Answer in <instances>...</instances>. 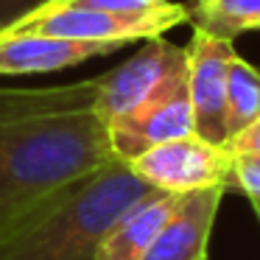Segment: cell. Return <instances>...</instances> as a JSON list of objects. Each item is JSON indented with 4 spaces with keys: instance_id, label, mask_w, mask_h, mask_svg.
Returning a JSON list of instances; mask_svg holds the SVG:
<instances>
[{
    "instance_id": "cell-1",
    "label": "cell",
    "mask_w": 260,
    "mask_h": 260,
    "mask_svg": "<svg viewBox=\"0 0 260 260\" xmlns=\"http://www.w3.org/2000/svg\"><path fill=\"white\" fill-rule=\"evenodd\" d=\"M95 79L40 90L0 87V235L56 187L115 159L95 115Z\"/></svg>"
},
{
    "instance_id": "cell-2",
    "label": "cell",
    "mask_w": 260,
    "mask_h": 260,
    "mask_svg": "<svg viewBox=\"0 0 260 260\" xmlns=\"http://www.w3.org/2000/svg\"><path fill=\"white\" fill-rule=\"evenodd\" d=\"M129 162L109 159L48 193L0 235V260H95L107 230L151 196Z\"/></svg>"
},
{
    "instance_id": "cell-3",
    "label": "cell",
    "mask_w": 260,
    "mask_h": 260,
    "mask_svg": "<svg viewBox=\"0 0 260 260\" xmlns=\"http://www.w3.org/2000/svg\"><path fill=\"white\" fill-rule=\"evenodd\" d=\"M187 20V9L174 3L165 12L154 14H112L87 6H73L68 0H48L45 6L34 9L17 23L3 31L12 34H45L59 40L81 42H109V45H132L137 40H154Z\"/></svg>"
},
{
    "instance_id": "cell-4",
    "label": "cell",
    "mask_w": 260,
    "mask_h": 260,
    "mask_svg": "<svg viewBox=\"0 0 260 260\" xmlns=\"http://www.w3.org/2000/svg\"><path fill=\"white\" fill-rule=\"evenodd\" d=\"M193 135V109L187 92V64L165 79L159 90H154L132 112L107 123L109 148L118 159L132 162L148 148L162 146L176 137Z\"/></svg>"
},
{
    "instance_id": "cell-5",
    "label": "cell",
    "mask_w": 260,
    "mask_h": 260,
    "mask_svg": "<svg viewBox=\"0 0 260 260\" xmlns=\"http://www.w3.org/2000/svg\"><path fill=\"white\" fill-rule=\"evenodd\" d=\"M129 168L154 190L190 193L215 185L230 187L232 154L226 146H213L196 135H187L148 148L132 159Z\"/></svg>"
},
{
    "instance_id": "cell-6",
    "label": "cell",
    "mask_w": 260,
    "mask_h": 260,
    "mask_svg": "<svg viewBox=\"0 0 260 260\" xmlns=\"http://www.w3.org/2000/svg\"><path fill=\"white\" fill-rule=\"evenodd\" d=\"M187 92L193 109V135L213 146H226V81L238 56L232 40L193 28L187 42Z\"/></svg>"
},
{
    "instance_id": "cell-7",
    "label": "cell",
    "mask_w": 260,
    "mask_h": 260,
    "mask_svg": "<svg viewBox=\"0 0 260 260\" xmlns=\"http://www.w3.org/2000/svg\"><path fill=\"white\" fill-rule=\"evenodd\" d=\"M187 64V51L174 42H165L159 37L146 40V45L132 53L123 64L104 76H95V115L104 123H112L115 118L132 112L137 104H143L154 90L165 84L171 73Z\"/></svg>"
},
{
    "instance_id": "cell-8",
    "label": "cell",
    "mask_w": 260,
    "mask_h": 260,
    "mask_svg": "<svg viewBox=\"0 0 260 260\" xmlns=\"http://www.w3.org/2000/svg\"><path fill=\"white\" fill-rule=\"evenodd\" d=\"M224 193V185L176 193L174 210L143 260H207V243Z\"/></svg>"
},
{
    "instance_id": "cell-9",
    "label": "cell",
    "mask_w": 260,
    "mask_h": 260,
    "mask_svg": "<svg viewBox=\"0 0 260 260\" xmlns=\"http://www.w3.org/2000/svg\"><path fill=\"white\" fill-rule=\"evenodd\" d=\"M123 45L109 42L59 40L45 34H12L0 31V76H37L84 64L120 51Z\"/></svg>"
},
{
    "instance_id": "cell-10",
    "label": "cell",
    "mask_w": 260,
    "mask_h": 260,
    "mask_svg": "<svg viewBox=\"0 0 260 260\" xmlns=\"http://www.w3.org/2000/svg\"><path fill=\"white\" fill-rule=\"evenodd\" d=\"M174 202L176 193L154 190L151 196L129 207L101 238L95 260H143L174 210Z\"/></svg>"
},
{
    "instance_id": "cell-11",
    "label": "cell",
    "mask_w": 260,
    "mask_h": 260,
    "mask_svg": "<svg viewBox=\"0 0 260 260\" xmlns=\"http://www.w3.org/2000/svg\"><path fill=\"white\" fill-rule=\"evenodd\" d=\"M187 20L199 31L235 40L249 31H260V0H193Z\"/></svg>"
},
{
    "instance_id": "cell-12",
    "label": "cell",
    "mask_w": 260,
    "mask_h": 260,
    "mask_svg": "<svg viewBox=\"0 0 260 260\" xmlns=\"http://www.w3.org/2000/svg\"><path fill=\"white\" fill-rule=\"evenodd\" d=\"M260 118V70L235 56L226 81V135L230 140ZM226 140V143H230Z\"/></svg>"
},
{
    "instance_id": "cell-13",
    "label": "cell",
    "mask_w": 260,
    "mask_h": 260,
    "mask_svg": "<svg viewBox=\"0 0 260 260\" xmlns=\"http://www.w3.org/2000/svg\"><path fill=\"white\" fill-rule=\"evenodd\" d=\"M68 3L98 9V12H112V14H154L174 6L171 0H68Z\"/></svg>"
},
{
    "instance_id": "cell-14",
    "label": "cell",
    "mask_w": 260,
    "mask_h": 260,
    "mask_svg": "<svg viewBox=\"0 0 260 260\" xmlns=\"http://www.w3.org/2000/svg\"><path fill=\"white\" fill-rule=\"evenodd\" d=\"M230 187H238L246 196H260V154L232 157Z\"/></svg>"
},
{
    "instance_id": "cell-15",
    "label": "cell",
    "mask_w": 260,
    "mask_h": 260,
    "mask_svg": "<svg viewBox=\"0 0 260 260\" xmlns=\"http://www.w3.org/2000/svg\"><path fill=\"white\" fill-rule=\"evenodd\" d=\"M226 151L232 157H243V154H260V118L252 120L243 132H238L230 143H226Z\"/></svg>"
},
{
    "instance_id": "cell-16",
    "label": "cell",
    "mask_w": 260,
    "mask_h": 260,
    "mask_svg": "<svg viewBox=\"0 0 260 260\" xmlns=\"http://www.w3.org/2000/svg\"><path fill=\"white\" fill-rule=\"evenodd\" d=\"M48 0H0V31L6 28V25L17 23L20 17L31 14L34 9L45 6Z\"/></svg>"
},
{
    "instance_id": "cell-17",
    "label": "cell",
    "mask_w": 260,
    "mask_h": 260,
    "mask_svg": "<svg viewBox=\"0 0 260 260\" xmlns=\"http://www.w3.org/2000/svg\"><path fill=\"white\" fill-rule=\"evenodd\" d=\"M249 202H252L254 213H257V218H260V196H249Z\"/></svg>"
}]
</instances>
